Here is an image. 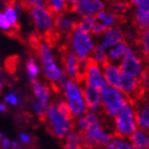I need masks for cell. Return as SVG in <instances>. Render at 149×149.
<instances>
[{"label": "cell", "instance_id": "1", "mask_svg": "<svg viewBox=\"0 0 149 149\" xmlns=\"http://www.w3.org/2000/svg\"><path fill=\"white\" fill-rule=\"evenodd\" d=\"M86 129L83 134V146L85 149H95L98 146H106L110 143L113 137V133H110L102 127L96 113H87L85 116Z\"/></svg>", "mask_w": 149, "mask_h": 149}, {"label": "cell", "instance_id": "2", "mask_svg": "<svg viewBox=\"0 0 149 149\" xmlns=\"http://www.w3.org/2000/svg\"><path fill=\"white\" fill-rule=\"evenodd\" d=\"M127 103V98L118 88L108 86L106 90L101 92L102 111L109 117H116Z\"/></svg>", "mask_w": 149, "mask_h": 149}, {"label": "cell", "instance_id": "3", "mask_svg": "<svg viewBox=\"0 0 149 149\" xmlns=\"http://www.w3.org/2000/svg\"><path fill=\"white\" fill-rule=\"evenodd\" d=\"M136 120L133 107L128 102L121 110L120 113L114 118V136L130 137V135L136 130Z\"/></svg>", "mask_w": 149, "mask_h": 149}, {"label": "cell", "instance_id": "4", "mask_svg": "<svg viewBox=\"0 0 149 149\" xmlns=\"http://www.w3.org/2000/svg\"><path fill=\"white\" fill-rule=\"evenodd\" d=\"M63 88L67 98V104L69 107L72 117L80 116L86 111V104L84 102L81 88L78 86L76 81L68 79L63 82Z\"/></svg>", "mask_w": 149, "mask_h": 149}, {"label": "cell", "instance_id": "5", "mask_svg": "<svg viewBox=\"0 0 149 149\" xmlns=\"http://www.w3.org/2000/svg\"><path fill=\"white\" fill-rule=\"evenodd\" d=\"M46 116L49 119L50 131L58 139L65 137L69 132H72L74 127L72 120L61 114L56 107H48L46 110Z\"/></svg>", "mask_w": 149, "mask_h": 149}, {"label": "cell", "instance_id": "6", "mask_svg": "<svg viewBox=\"0 0 149 149\" xmlns=\"http://www.w3.org/2000/svg\"><path fill=\"white\" fill-rule=\"evenodd\" d=\"M40 56L43 63L45 74L51 82H59L64 80V72L56 64L51 50L47 44L40 45Z\"/></svg>", "mask_w": 149, "mask_h": 149}, {"label": "cell", "instance_id": "7", "mask_svg": "<svg viewBox=\"0 0 149 149\" xmlns=\"http://www.w3.org/2000/svg\"><path fill=\"white\" fill-rule=\"evenodd\" d=\"M72 47L78 60H85L88 58V53L94 49L93 40L88 33H84L80 29L76 27L72 34Z\"/></svg>", "mask_w": 149, "mask_h": 149}, {"label": "cell", "instance_id": "8", "mask_svg": "<svg viewBox=\"0 0 149 149\" xmlns=\"http://www.w3.org/2000/svg\"><path fill=\"white\" fill-rule=\"evenodd\" d=\"M120 72L123 74L130 77L139 78L144 70V65L142 59L137 56L136 52L131 46H128L125 51L124 58L121 60Z\"/></svg>", "mask_w": 149, "mask_h": 149}, {"label": "cell", "instance_id": "9", "mask_svg": "<svg viewBox=\"0 0 149 149\" xmlns=\"http://www.w3.org/2000/svg\"><path fill=\"white\" fill-rule=\"evenodd\" d=\"M84 80L87 85L95 87L100 93L108 87V84L103 79L100 66L94 61L91 56L86 59L85 68H84Z\"/></svg>", "mask_w": 149, "mask_h": 149}, {"label": "cell", "instance_id": "10", "mask_svg": "<svg viewBox=\"0 0 149 149\" xmlns=\"http://www.w3.org/2000/svg\"><path fill=\"white\" fill-rule=\"evenodd\" d=\"M31 16L36 28L40 31L49 32L52 30L54 18L53 15L45 8H33L31 9Z\"/></svg>", "mask_w": 149, "mask_h": 149}, {"label": "cell", "instance_id": "11", "mask_svg": "<svg viewBox=\"0 0 149 149\" xmlns=\"http://www.w3.org/2000/svg\"><path fill=\"white\" fill-rule=\"evenodd\" d=\"M104 3L100 0H80L74 1L72 12H77L82 17L83 16H94L104 11Z\"/></svg>", "mask_w": 149, "mask_h": 149}, {"label": "cell", "instance_id": "12", "mask_svg": "<svg viewBox=\"0 0 149 149\" xmlns=\"http://www.w3.org/2000/svg\"><path fill=\"white\" fill-rule=\"evenodd\" d=\"M62 60L66 74L70 77V79L77 81L79 84L82 83V78H81L80 69H79V60L76 56V54L70 51L64 52Z\"/></svg>", "mask_w": 149, "mask_h": 149}, {"label": "cell", "instance_id": "13", "mask_svg": "<svg viewBox=\"0 0 149 149\" xmlns=\"http://www.w3.org/2000/svg\"><path fill=\"white\" fill-rule=\"evenodd\" d=\"M83 84V88H82V96H83L84 102L86 104V108L91 110L92 113H95L99 110L100 103H101V93L99 91L87 85L85 82Z\"/></svg>", "mask_w": 149, "mask_h": 149}, {"label": "cell", "instance_id": "14", "mask_svg": "<svg viewBox=\"0 0 149 149\" xmlns=\"http://www.w3.org/2000/svg\"><path fill=\"white\" fill-rule=\"evenodd\" d=\"M135 120L140 129L149 132V100L144 98L133 107Z\"/></svg>", "mask_w": 149, "mask_h": 149}, {"label": "cell", "instance_id": "15", "mask_svg": "<svg viewBox=\"0 0 149 149\" xmlns=\"http://www.w3.org/2000/svg\"><path fill=\"white\" fill-rule=\"evenodd\" d=\"M125 33L123 29L118 26H113L110 29H108L104 33L102 43L100 44V47L106 50L107 48H112L116 46L117 44L124 42Z\"/></svg>", "mask_w": 149, "mask_h": 149}, {"label": "cell", "instance_id": "16", "mask_svg": "<svg viewBox=\"0 0 149 149\" xmlns=\"http://www.w3.org/2000/svg\"><path fill=\"white\" fill-rule=\"evenodd\" d=\"M103 68V79L106 81V83L108 84V86L115 87L118 88L119 84H120V79H121V72L120 68L118 66L112 64V63L108 62L107 64L102 66Z\"/></svg>", "mask_w": 149, "mask_h": 149}, {"label": "cell", "instance_id": "17", "mask_svg": "<svg viewBox=\"0 0 149 149\" xmlns=\"http://www.w3.org/2000/svg\"><path fill=\"white\" fill-rule=\"evenodd\" d=\"M133 19L134 27L139 32L149 30V11L136 6L134 11Z\"/></svg>", "mask_w": 149, "mask_h": 149}, {"label": "cell", "instance_id": "18", "mask_svg": "<svg viewBox=\"0 0 149 149\" xmlns=\"http://www.w3.org/2000/svg\"><path fill=\"white\" fill-rule=\"evenodd\" d=\"M77 22H74V19L68 18L64 15H59L56 16L53 22V26H56V30L61 33L64 34L70 35L74 32V30L77 27Z\"/></svg>", "mask_w": 149, "mask_h": 149}, {"label": "cell", "instance_id": "19", "mask_svg": "<svg viewBox=\"0 0 149 149\" xmlns=\"http://www.w3.org/2000/svg\"><path fill=\"white\" fill-rule=\"evenodd\" d=\"M130 144L135 149H148L149 148V132L142 129H136L131 134Z\"/></svg>", "mask_w": 149, "mask_h": 149}, {"label": "cell", "instance_id": "20", "mask_svg": "<svg viewBox=\"0 0 149 149\" xmlns=\"http://www.w3.org/2000/svg\"><path fill=\"white\" fill-rule=\"evenodd\" d=\"M136 45L140 49L142 56L149 62V30L139 32Z\"/></svg>", "mask_w": 149, "mask_h": 149}, {"label": "cell", "instance_id": "21", "mask_svg": "<svg viewBox=\"0 0 149 149\" xmlns=\"http://www.w3.org/2000/svg\"><path fill=\"white\" fill-rule=\"evenodd\" d=\"M33 92L38 99V102L47 108L48 102H49V91H48V88L46 86H44L40 82H35V83H33Z\"/></svg>", "mask_w": 149, "mask_h": 149}, {"label": "cell", "instance_id": "22", "mask_svg": "<svg viewBox=\"0 0 149 149\" xmlns=\"http://www.w3.org/2000/svg\"><path fill=\"white\" fill-rule=\"evenodd\" d=\"M128 46H129V45L124 40V42L117 44L116 46L110 48L109 52L107 53L108 60H110V61H117V60L123 59L125 54V51H126Z\"/></svg>", "mask_w": 149, "mask_h": 149}, {"label": "cell", "instance_id": "23", "mask_svg": "<svg viewBox=\"0 0 149 149\" xmlns=\"http://www.w3.org/2000/svg\"><path fill=\"white\" fill-rule=\"evenodd\" d=\"M103 149H135V148L131 145L130 142L126 141L125 139H121V137L114 136L113 135L112 140L110 141V143L103 147Z\"/></svg>", "mask_w": 149, "mask_h": 149}, {"label": "cell", "instance_id": "24", "mask_svg": "<svg viewBox=\"0 0 149 149\" xmlns=\"http://www.w3.org/2000/svg\"><path fill=\"white\" fill-rule=\"evenodd\" d=\"M96 22L97 20L95 16H83L80 22L77 24V27L84 33H88L93 31Z\"/></svg>", "mask_w": 149, "mask_h": 149}, {"label": "cell", "instance_id": "25", "mask_svg": "<svg viewBox=\"0 0 149 149\" xmlns=\"http://www.w3.org/2000/svg\"><path fill=\"white\" fill-rule=\"evenodd\" d=\"M132 3L123 2V1H114L111 2V12L119 17H124V15L130 10Z\"/></svg>", "mask_w": 149, "mask_h": 149}, {"label": "cell", "instance_id": "26", "mask_svg": "<svg viewBox=\"0 0 149 149\" xmlns=\"http://www.w3.org/2000/svg\"><path fill=\"white\" fill-rule=\"evenodd\" d=\"M48 11L51 14H56V15H62V13L67 11V4L65 1L62 0H52L48 3Z\"/></svg>", "mask_w": 149, "mask_h": 149}, {"label": "cell", "instance_id": "27", "mask_svg": "<svg viewBox=\"0 0 149 149\" xmlns=\"http://www.w3.org/2000/svg\"><path fill=\"white\" fill-rule=\"evenodd\" d=\"M91 58H92V59H93L99 66L100 65L103 66L104 64H107V63L109 62L106 50L103 49V48H101V47H100V45H98V46H96V47H94L93 56H91Z\"/></svg>", "mask_w": 149, "mask_h": 149}, {"label": "cell", "instance_id": "28", "mask_svg": "<svg viewBox=\"0 0 149 149\" xmlns=\"http://www.w3.org/2000/svg\"><path fill=\"white\" fill-rule=\"evenodd\" d=\"M6 20L9 22L11 27H15L18 29V25H17V14H16V10L14 8V3H9L6 9V13H4Z\"/></svg>", "mask_w": 149, "mask_h": 149}, {"label": "cell", "instance_id": "29", "mask_svg": "<svg viewBox=\"0 0 149 149\" xmlns=\"http://www.w3.org/2000/svg\"><path fill=\"white\" fill-rule=\"evenodd\" d=\"M27 69H28V76L32 83H35V77L38 74V66L34 59H30L27 63Z\"/></svg>", "mask_w": 149, "mask_h": 149}, {"label": "cell", "instance_id": "30", "mask_svg": "<svg viewBox=\"0 0 149 149\" xmlns=\"http://www.w3.org/2000/svg\"><path fill=\"white\" fill-rule=\"evenodd\" d=\"M56 109L58 110L61 114H63L64 116H66L67 118H69L70 120H72V118H74V117H72V113H70V110H69V107H68V104H67V102H66V101L59 100V101L56 102Z\"/></svg>", "mask_w": 149, "mask_h": 149}, {"label": "cell", "instance_id": "31", "mask_svg": "<svg viewBox=\"0 0 149 149\" xmlns=\"http://www.w3.org/2000/svg\"><path fill=\"white\" fill-rule=\"evenodd\" d=\"M0 28L2 29V30H4V31H8V30H10V29L12 28L10 26L9 22L6 20L4 14H2V13H0Z\"/></svg>", "mask_w": 149, "mask_h": 149}, {"label": "cell", "instance_id": "32", "mask_svg": "<svg viewBox=\"0 0 149 149\" xmlns=\"http://www.w3.org/2000/svg\"><path fill=\"white\" fill-rule=\"evenodd\" d=\"M77 127H78V129L80 130V131H79L80 133H83L84 130L86 129V121H85V118H84V116H80V117L78 118Z\"/></svg>", "mask_w": 149, "mask_h": 149}, {"label": "cell", "instance_id": "33", "mask_svg": "<svg viewBox=\"0 0 149 149\" xmlns=\"http://www.w3.org/2000/svg\"><path fill=\"white\" fill-rule=\"evenodd\" d=\"M34 110L36 111V113L40 116H46V110L47 108L46 107H44L43 104H40L38 101L34 103Z\"/></svg>", "mask_w": 149, "mask_h": 149}, {"label": "cell", "instance_id": "34", "mask_svg": "<svg viewBox=\"0 0 149 149\" xmlns=\"http://www.w3.org/2000/svg\"><path fill=\"white\" fill-rule=\"evenodd\" d=\"M131 3H133L135 6H140L142 9L149 11V0H135V1H132Z\"/></svg>", "mask_w": 149, "mask_h": 149}, {"label": "cell", "instance_id": "35", "mask_svg": "<svg viewBox=\"0 0 149 149\" xmlns=\"http://www.w3.org/2000/svg\"><path fill=\"white\" fill-rule=\"evenodd\" d=\"M107 31V29L103 27L102 25H100V24H98V22H96V25H95V27H94L93 29V33L95 35H100V34H102V33H106Z\"/></svg>", "mask_w": 149, "mask_h": 149}, {"label": "cell", "instance_id": "36", "mask_svg": "<svg viewBox=\"0 0 149 149\" xmlns=\"http://www.w3.org/2000/svg\"><path fill=\"white\" fill-rule=\"evenodd\" d=\"M64 149H85L82 144H74V143H66L63 145Z\"/></svg>", "mask_w": 149, "mask_h": 149}, {"label": "cell", "instance_id": "37", "mask_svg": "<svg viewBox=\"0 0 149 149\" xmlns=\"http://www.w3.org/2000/svg\"><path fill=\"white\" fill-rule=\"evenodd\" d=\"M6 102L11 103V104H13V106L17 104V102H18V100H17V97H16L14 94H9V95L6 97Z\"/></svg>", "mask_w": 149, "mask_h": 149}, {"label": "cell", "instance_id": "38", "mask_svg": "<svg viewBox=\"0 0 149 149\" xmlns=\"http://www.w3.org/2000/svg\"><path fill=\"white\" fill-rule=\"evenodd\" d=\"M19 137H20V140H22V143L28 144L29 142H30V136L27 135V134H25V133H22L20 135H19Z\"/></svg>", "mask_w": 149, "mask_h": 149}, {"label": "cell", "instance_id": "39", "mask_svg": "<svg viewBox=\"0 0 149 149\" xmlns=\"http://www.w3.org/2000/svg\"><path fill=\"white\" fill-rule=\"evenodd\" d=\"M1 146L3 148H9L11 146V142H10L9 139H3L2 140V143H1Z\"/></svg>", "mask_w": 149, "mask_h": 149}, {"label": "cell", "instance_id": "40", "mask_svg": "<svg viewBox=\"0 0 149 149\" xmlns=\"http://www.w3.org/2000/svg\"><path fill=\"white\" fill-rule=\"evenodd\" d=\"M6 111V106L3 103H0V112H4Z\"/></svg>", "mask_w": 149, "mask_h": 149}, {"label": "cell", "instance_id": "41", "mask_svg": "<svg viewBox=\"0 0 149 149\" xmlns=\"http://www.w3.org/2000/svg\"><path fill=\"white\" fill-rule=\"evenodd\" d=\"M13 147H15V148H17L18 147V143H16V142H14V143H12Z\"/></svg>", "mask_w": 149, "mask_h": 149}, {"label": "cell", "instance_id": "42", "mask_svg": "<svg viewBox=\"0 0 149 149\" xmlns=\"http://www.w3.org/2000/svg\"><path fill=\"white\" fill-rule=\"evenodd\" d=\"M2 139V133H0V140Z\"/></svg>", "mask_w": 149, "mask_h": 149}, {"label": "cell", "instance_id": "43", "mask_svg": "<svg viewBox=\"0 0 149 149\" xmlns=\"http://www.w3.org/2000/svg\"><path fill=\"white\" fill-rule=\"evenodd\" d=\"M1 87H2V83L0 82V90H1Z\"/></svg>", "mask_w": 149, "mask_h": 149}, {"label": "cell", "instance_id": "44", "mask_svg": "<svg viewBox=\"0 0 149 149\" xmlns=\"http://www.w3.org/2000/svg\"><path fill=\"white\" fill-rule=\"evenodd\" d=\"M0 95H1V90H0Z\"/></svg>", "mask_w": 149, "mask_h": 149}, {"label": "cell", "instance_id": "45", "mask_svg": "<svg viewBox=\"0 0 149 149\" xmlns=\"http://www.w3.org/2000/svg\"><path fill=\"white\" fill-rule=\"evenodd\" d=\"M148 149H149V148H148Z\"/></svg>", "mask_w": 149, "mask_h": 149}]
</instances>
